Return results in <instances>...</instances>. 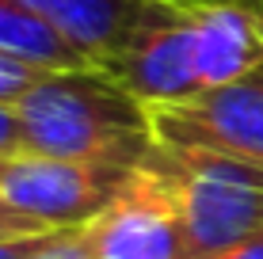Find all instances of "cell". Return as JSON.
<instances>
[{
  "label": "cell",
  "mask_w": 263,
  "mask_h": 259,
  "mask_svg": "<svg viewBox=\"0 0 263 259\" xmlns=\"http://www.w3.org/2000/svg\"><path fill=\"white\" fill-rule=\"evenodd\" d=\"M31 153L141 168L157 149L153 107L130 95L99 65L42 73L15 103Z\"/></svg>",
  "instance_id": "1"
},
{
  "label": "cell",
  "mask_w": 263,
  "mask_h": 259,
  "mask_svg": "<svg viewBox=\"0 0 263 259\" xmlns=\"http://www.w3.org/2000/svg\"><path fill=\"white\" fill-rule=\"evenodd\" d=\"M134 172L138 168L130 164L27 153L0 168V198L42 229H77L88 225L130 183Z\"/></svg>",
  "instance_id": "2"
},
{
  "label": "cell",
  "mask_w": 263,
  "mask_h": 259,
  "mask_svg": "<svg viewBox=\"0 0 263 259\" xmlns=\"http://www.w3.org/2000/svg\"><path fill=\"white\" fill-rule=\"evenodd\" d=\"M84 236L96 259H191L179 194L153 153L84 225Z\"/></svg>",
  "instance_id": "3"
},
{
  "label": "cell",
  "mask_w": 263,
  "mask_h": 259,
  "mask_svg": "<svg viewBox=\"0 0 263 259\" xmlns=\"http://www.w3.org/2000/svg\"><path fill=\"white\" fill-rule=\"evenodd\" d=\"M99 69L145 107H176L202 95L187 8L176 0H157L134 27V34Z\"/></svg>",
  "instance_id": "4"
},
{
  "label": "cell",
  "mask_w": 263,
  "mask_h": 259,
  "mask_svg": "<svg viewBox=\"0 0 263 259\" xmlns=\"http://www.w3.org/2000/svg\"><path fill=\"white\" fill-rule=\"evenodd\" d=\"M157 145H210L263 164V69L176 107H153Z\"/></svg>",
  "instance_id": "5"
},
{
  "label": "cell",
  "mask_w": 263,
  "mask_h": 259,
  "mask_svg": "<svg viewBox=\"0 0 263 259\" xmlns=\"http://www.w3.org/2000/svg\"><path fill=\"white\" fill-rule=\"evenodd\" d=\"M153 164L168 175L179 194L191 259L221 252L229 244L263 233V187L176 164L160 149H153Z\"/></svg>",
  "instance_id": "6"
},
{
  "label": "cell",
  "mask_w": 263,
  "mask_h": 259,
  "mask_svg": "<svg viewBox=\"0 0 263 259\" xmlns=\"http://www.w3.org/2000/svg\"><path fill=\"white\" fill-rule=\"evenodd\" d=\"M88 65H103L157 0H23Z\"/></svg>",
  "instance_id": "7"
},
{
  "label": "cell",
  "mask_w": 263,
  "mask_h": 259,
  "mask_svg": "<svg viewBox=\"0 0 263 259\" xmlns=\"http://www.w3.org/2000/svg\"><path fill=\"white\" fill-rule=\"evenodd\" d=\"M0 53H8V57H15V61H27V65H34V69H46V73L88 65L34 8L23 4V0H0Z\"/></svg>",
  "instance_id": "8"
},
{
  "label": "cell",
  "mask_w": 263,
  "mask_h": 259,
  "mask_svg": "<svg viewBox=\"0 0 263 259\" xmlns=\"http://www.w3.org/2000/svg\"><path fill=\"white\" fill-rule=\"evenodd\" d=\"M27 259H96V255L88 248L84 225H77V229H53V233H46Z\"/></svg>",
  "instance_id": "9"
},
{
  "label": "cell",
  "mask_w": 263,
  "mask_h": 259,
  "mask_svg": "<svg viewBox=\"0 0 263 259\" xmlns=\"http://www.w3.org/2000/svg\"><path fill=\"white\" fill-rule=\"evenodd\" d=\"M46 69H34L27 61H15L8 53H0V103H20Z\"/></svg>",
  "instance_id": "10"
},
{
  "label": "cell",
  "mask_w": 263,
  "mask_h": 259,
  "mask_svg": "<svg viewBox=\"0 0 263 259\" xmlns=\"http://www.w3.org/2000/svg\"><path fill=\"white\" fill-rule=\"evenodd\" d=\"M27 153H31V141H27V130H23L15 103H0V164L20 160Z\"/></svg>",
  "instance_id": "11"
},
{
  "label": "cell",
  "mask_w": 263,
  "mask_h": 259,
  "mask_svg": "<svg viewBox=\"0 0 263 259\" xmlns=\"http://www.w3.org/2000/svg\"><path fill=\"white\" fill-rule=\"evenodd\" d=\"M39 233H53V229H42L39 221H31L27 213L12 210L4 198H0V240H12V236H39Z\"/></svg>",
  "instance_id": "12"
},
{
  "label": "cell",
  "mask_w": 263,
  "mask_h": 259,
  "mask_svg": "<svg viewBox=\"0 0 263 259\" xmlns=\"http://www.w3.org/2000/svg\"><path fill=\"white\" fill-rule=\"evenodd\" d=\"M198 259H263V233L240 240V244H229V248H221V252L198 255Z\"/></svg>",
  "instance_id": "13"
},
{
  "label": "cell",
  "mask_w": 263,
  "mask_h": 259,
  "mask_svg": "<svg viewBox=\"0 0 263 259\" xmlns=\"http://www.w3.org/2000/svg\"><path fill=\"white\" fill-rule=\"evenodd\" d=\"M46 236V233H39V236H12V240H0V259H27L39 248V240Z\"/></svg>",
  "instance_id": "14"
},
{
  "label": "cell",
  "mask_w": 263,
  "mask_h": 259,
  "mask_svg": "<svg viewBox=\"0 0 263 259\" xmlns=\"http://www.w3.org/2000/svg\"><path fill=\"white\" fill-rule=\"evenodd\" d=\"M183 8H195V4H237V8H252V12L263 15V0H176Z\"/></svg>",
  "instance_id": "15"
},
{
  "label": "cell",
  "mask_w": 263,
  "mask_h": 259,
  "mask_svg": "<svg viewBox=\"0 0 263 259\" xmlns=\"http://www.w3.org/2000/svg\"><path fill=\"white\" fill-rule=\"evenodd\" d=\"M0 168H4V164H0Z\"/></svg>",
  "instance_id": "16"
}]
</instances>
